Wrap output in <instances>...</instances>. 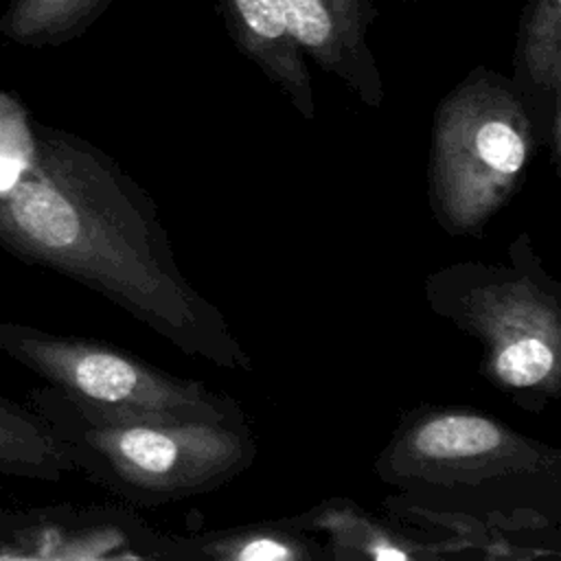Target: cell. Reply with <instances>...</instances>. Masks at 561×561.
<instances>
[{"label": "cell", "instance_id": "1", "mask_svg": "<svg viewBox=\"0 0 561 561\" xmlns=\"http://www.w3.org/2000/svg\"><path fill=\"white\" fill-rule=\"evenodd\" d=\"M4 121L0 248L85 285L186 355L252 370L224 313L182 274L147 191L96 145L7 94Z\"/></svg>", "mask_w": 561, "mask_h": 561}, {"label": "cell", "instance_id": "2", "mask_svg": "<svg viewBox=\"0 0 561 561\" xmlns=\"http://www.w3.org/2000/svg\"><path fill=\"white\" fill-rule=\"evenodd\" d=\"M388 513L458 554L539 557L561 530V449L469 405H416L375 458ZM546 550V548H543Z\"/></svg>", "mask_w": 561, "mask_h": 561}, {"label": "cell", "instance_id": "3", "mask_svg": "<svg viewBox=\"0 0 561 561\" xmlns=\"http://www.w3.org/2000/svg\"><path fill=\"white\" fill-rule=\"evenodd\" d=\"M28 405L50 427L72 471L136 506L210 493L243 473L256 456L248 421L116 416L85 408L48 383L28 392Z\"/></svg>", "mask_w": 561, "mask_h": 561}, {"label": "cell", "instance_id": "4", "mask_svg": "<svg viewBox=\"0 0 561 561\" xmlns=\"http://www.w3.org/2000/svg\"><path fill=\"white\" fill-rule=\"evenodd\" d=\"M430 309L480 344V375L515 405L561 397V283L522 230L506 261H460L425 276Z\"/></svg>", "mask_w": 561, "mask_h": 561}, {"label": "cell", "instance_id": "5", "mask_svg": "<svg viewBox=\"0 0 561 561\" xmlns=\"http://www.w3.org/2000/svg\"><path fill=\"white\" fill-rule=\"evenodd\" d=\"M537 149L511 79L471 68L434 110L427 191L436 224L451 237L480 234L515 195Z\"/></svg>", "mask_w": 561, "mask_h": 561}, {"label": "cell", "instance_id": "6", "mask_svg": "<svg viewBox=\"0 0 561 561\" xmlns=\"http://www.w3.org/2000/svg\"><path fill=\"white\" fill-rule=\"evenodd\" d=\"M0 351L72 401L105 414L167 423L248 421L234 399L206 383L94 340L0 322Z\"/></svg>", "mask_w": 561, "mask_h": 561}, {"label": "cell", "instance_id": "7", "mask_svg": "<svg viewBox=\"0 0 561 561\" xmlns=\"http://www.w3.org/2000/svg\"><path fill=\"white\" fill-rule=\"evenodd\" d=\"M285 26L324 72L340 79L364 105L381 107L383 79L368 44L375 0H278Z\"/></svg>", "mask_w": 561, "mask_h": 561}, {"label": "cell", "instance_id": "8", "mask_svg": "<svg viewBox=\"0 0 561 561\" xmlns=\"http://www.w3.org/2000/svg\"><path fill=\"white\" fill-rule=\"evenodd\" d=\"M537 138L559 173L561 158V0H526L513 53V77Z\"/></svg>", "mask_w": 561, "mask_h": 561}, {"label": "cell", "instance_id": "9", "mask_svg": "<svg viewBox=\"0 0 561 561\" xmlns=\"http://www.w3.org/2000/svg\"><path fill=\"white\" fill-rule=\"evenodd\" d=\"M217 4L237 50L311 123L316 118L311 75L305 55L285 26L278 0H217Z\"/></svg>", "mask_w": 561, "mask_h": 561}, {"label": "cell", "instance_id": "10", "mask_svg": "<svg viewBox=\"0 0 561 561\" xmlns=\"http://www.w3.org/2000/svg\"><path fill=\"white\" fill-rule=\"evenodd\" d=\"M298 530L313 537H324L329 552L335 559H436L456 554L449 541L419 539L403 526H390L375 519L348 500H327L302 515L289 519Z\"/></svg>", "mask_w": 561, "mask_h": 561}, {"label": "cell", "instance_id": "11", "mask_svg": "<svg viewBox=\"0 0 561 561\" xmlns=\"http://www.w3.org/2000/svg\"><path fill=\"white\" fill-rule=\"evenodd\" d=\"M322 557L313 537L289 519L234 526L193 537H169V559L213 561H307Z\"/></svg>", "mask_w": 561, "mask_h": 561}, {"label": "cell", "instance_id": "12", "mask_svg": "<svg viewBox=\"0 0 561 561\" xmlns=\"http://www.w3.org/2000/svg\"><path fill=\"white\" fill-rule=\"evenodd\" d=\"M72 465L44 423L26 403L0 392V478L59 482Z\"/></svg>", "mask_w": 561, "mask_h": 561}, {"label": "cell", "instance_id": "13", "mask_svg": "<svg viewBox=\"0 0 561 561\" xmlns=\"http://www.w3.org/2000/svg\"><path fill=\"white\" fill-rule=\"evenodd\" d=\"M112 0H11L0 33L22 46H59L83 35Z\"/></svg>", "mask_w": 561, "mask_h": 561}, {"label": "cell", "instance_id": "14", "mask_svg": "<svg viewBox=\"0 0 561 561\" xmlns=\"http://www.w3.org/2000/svg\"><path fill=\"white\" fill-rule=\"evenodd\" d=\"M412 2H421V0H412Z\"/></svg>", "mask_w": 561, "mask_h": 561}]
</instances>
